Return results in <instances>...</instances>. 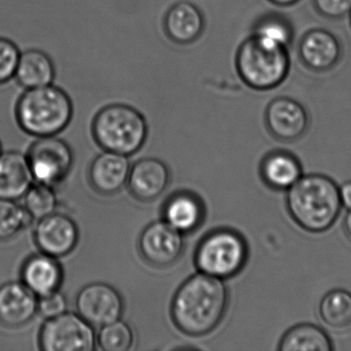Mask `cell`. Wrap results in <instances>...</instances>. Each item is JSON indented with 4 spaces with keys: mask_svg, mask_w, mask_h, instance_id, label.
Listing matches in <instances>:
<instances>
[{
    "mask_svg": "<svg viewBox=\"0 0 351 351\" xmlns=\"http://www.w3.org/2000/svg\"><path fill=\"white\" fill-rule=\"evenodd\" d=\"M228 305L229 293L223 279L199 272L178 287L170 313L180 332L202 337L219 326Z\"/></svg>",
    "mask_w": 351,
    "mask_h": 351,
    "instance_id": "cell-1",
    "label": "cell"
},
{
    "mask_svg": "<svg viewBox=\"0 0 351 351\" xmlns=\"http://www.w3.org/2000/svg\"><path fill=\"white\" fill-rule=\"evenodd\" d=\"M287 206L291 219L305 231L322 233L340 215L342 203L334 180L322 174H309L287 190Z\"/></svg>",
    "mask_w": 351,
    "mask_h": 351,
    "instance_id": "cell-2",
    "label": "cell"
},
{
    "mask_svg": "<svg viewBox=\"0 0 351 351\" xmlns=\"http://www.w3.org/2000/svg\"><path fill=\"white\" fill-rule=\"evenodd\" d=\"M73 112L71 96L54 84L24 90L15 106L20 128L38 138L60 134L71 124Z\"/></svg>",
    "mask_w": 351,
    "mask_h": 351,
    "instance_id": "cell-3",
    "label": "cell"
},
{
    "mask_svg": "<svg viewBox=\"0 0 351 351\" xmlns=\"http://www.w3.org/2000/svg\"><path fill=\"white\" fill-rule=\"evenodd\" d=\"M91 131L94 141L104 151L129 157L143 149L149 125L136 108L116 102L102 106L96 112Z\"/></svg>",
    "mask_w": 351,
    "mask_h": 351,
    "instance_id": "cell-4",
    "label": "cell"
},
{
    "mask_svg": "<svg viewBox=\"0 0 351 351\" xmlns=\"http://www.w3.org/2000/svg\"><path fill=\"white\" fill-rule=\"evenodd\" d=\"M236 71L241 81L254 91L276 89L291 71L289 49L263 42L250 34L236 53Z\"/></svg>",
    "mask_w": 351,
    "mask_h": 351,
    "instance_id": "cell-5",
    "label": "cell"
},
{
    "mask_svg": "<svg viewBox=\"0 0 351 351\" xmlns=\"http://www.w3.org/2000/svg\"><path fill=\"white\" fill-rule=\"evenodd\" d=\"M247 258L248 246L241 234L231 229H217L199 242L194 262L199 272L223 280L237 275Z\"/></svg>",
    "mask_w": 351,
    "mask_h": 351,
    "instance_id": "cell-6",
    "label": "cell"
},
{
    "mask_svg": "<svg viewBox=\"0 0 351 351\" xmlns=\"http://www.w3.org/2000/svg\"><path fill=\"white\" fill-rule=\"evenodd\" d=\"M44 351H92L97 345L94 326L75 312L46 319L38 336Z\"/></svg>",
    "mask_w": 351,
    "mask_h": 351,
    "instance_id": "cell-7",
    "label": "cell"
},
{
    "mask_svg": "<svg viewBox=\"0 0 351 351\" xmlns=\"http://www.w3.org/2000/svg\"><path fill=\"white\" fill-rule=\"evenodd\" d=\"M27 159L34 180L55 186L71 173L75 156L71 145L56 135L38 137L30 147Z\"/></svg>",
    "mask_w": 351,
    "mask_h": 351,
    "instance_id": "cell-8",
    "label": "cell"
},
{
    "mask_svg": "<svg viewBox=\"0 0 351 351\" xmlns=\"http://www.w3.org/2000/svg\"><path fill=\"white\" fill-rule=\"evenodd\" d=\"M138 247L145 262L157 268H167L182 258L186 247L184 234L160 219L143 229Z\"/></svg>",
    "mask_w": 351,
    "mask_h": 351,
    "instance_id": "cell-9",
    "label": "cell"
},
{
    "mask_svg": "<svg viewBox=\"0 0 351 351\" xmlns=\"http://www.w3.org/2000/svg\"><path fill=\"white\" fill-rule=\"evenodd\" d=\"M77 312L94 328H101L124 314V299L120 291L104 282L85 285L75 299Z\"/></svg>",
    "mask_w": 351,
    "mask_h": 351,
    "instance_id": "cell-10",
    "label": "cell"
},
{
    "mask_svg": "<svg viewBox=\"0 0 351 351\" xmlns=\"http://www.w3.org/2000/svg\"><path fill=\"white\" fill-rule=\"evenodd\" d=\"M34 238L40 252L57 258H63L77 247L80 230L69 215L56 211L38 219L34 228Z\"/></svg>",
    "mask_w": 351,
    "mask_h": 351,
    "instance_id": "cell-11",
    "label": "cell"
},
{
    "mask_svg": "<svg viewBox=\"0 0 351 351\" xmlns=\"http://www.w3.org/2000/svg\"><path fill=\"white\" fill-rule=\"evenodd\" d=\"M265 123L269 132L280 141H295L309 127V116L303 104L287 96L275 98L267 106Z\"/></svg>",
    "mask_w": 351,
    "mask_h": 351,
    "instance_id": "cell-12",
    "label": "cell"
},
{
    "mask_svg": "<svg viewBox=\"0 0 351 351\" xmlns=\"http://www.w3.org/2000/svg\"><path fill=\"white\" fill-rule=\"evenodd\" d=\"M298 55L306 69L313 73H326L340 62L342 45L330 30L313 28L305 32L300 40Z\"/></svg>",
    "mask_w": 351,
    "mask_h": 351,
    "instance_id": "cell-13",
    "label": "cell"
},
{
    "mask_svg": "<svg viewBox=\"0 0 351 351\" xmlns=\"http://www.w3.org/2000/svg\"><path fill=\"white\" fill-rule=\"evenodd\" d=\"M38 295L22 281L0 287V324L19 328L29 324L38 313Z\"/></svg>",
    "mask_w": 351,
    "mask_h": 351,
    "instance_id": "cell-14",
    "label": "cell"
},
{
    "mask_svg": "<svg viewBox=\"0 0 351 351\" xmlns=\"http://www.w3.org/2000/svg\"><path fill=\"white\" fill-rule=\"evenodd\" d=\"M170 180L169 168L163 161L156 158H145L131 166L127 186L136 200L149 203L165 193Z\"/></svg>",
    "mask_w": 351,
    "mask_h": 351,
    "instance_id": "cell-15",
    "label": "cell"
},
{
    "mask_svg": "<svg viewBox=\"0 0 351 351\" xmlns=\"http://www.w3.org/2000/svg\"><path fill=\"white\" fill-rule=\"evenodd\" d=\"M166 36L174 44L186 46L198 40L205 29L202 11L188 0L170 5L163 18Z\"/></svg>",
    "mask_w": 351,
    "mask_h": 351,
    "instance_id": "cell-16",
    "label": "cell"
},
{
    "mask_svg": "<svg viewBox=\"0 0 351 351\" xmlns=\"http://www.w3.org/2000/svg\"><path fill=\"white\" fill-rule=\"evenodd\" d=\"M130 169L127 156L104 151L90 166L89 182L98 194L112 196L127 186Z\"/></svg>",
    "mask_w": 351,
    "mask_h": 351,
    "instance_id": "cell-17",
    "label": "cell"
},
{
    "mask_svg": "<svg viewBox=\"0 0 351 351\" xmlns=\"http://www.w3.org/2000/svg\"><path fill=\"white\" fill-rule=\"evenodd\" d=\"M63 268L58 258L38 252L22 265V282L38 297L59 291L63 283Z\"/></svg>",
    "mask_w": 351,
    "mask_h": 351,
    "instance_id": "cell-18",
    "label": "cell"
},
{
    "mask_svg": "<svg viewBox=\"0 0 351 351\" xmlns=\"http://www.w3.org/2000/svg\"><path fill=\"white\" fill-rule=\"evenodd\" d=\"M205 217V206L200 197L189 191L172 194L163 206V219L182 234L196 231Z\"/></svg>",
    "mask_w": 351,
    "mask_h": 351,
    "instance_id": "cell-19",
    "label": "cell"
},
{
    "mask_svg": "<svg viewBox=\"0 0 351 351\" xmlns=\"http://www.w3.org/2000/svg\"><path fill=\"white\" fill-rule=\"evenodd\" d=\"M27 156L8 152L0 156V198L18 200L34 184Z\"/></svg>",
    "mask_w": 351,
    "mask_h": 351,
    "instance_id": "cell-20",
    "label": "cell"
},
{
    "mask_svg": "<svg viewBox=\"0 0 351 351\" xmlns=\"http://www.w3.org/2000/svg\"><path fill=\"white\" fill-rule=\"evenodd\" d=\"M56 65L52 57L40 49L22 51L14 80L25 89L44 87L54 84Z\"/></svg>",
    "mask_w": 351,
    "mask_h": 351,
    "instance_id": "cell-21",
    "label": "cell"
},
{
    "mask_svg": "<svg viewBox=\"0 0 351 351\" xmlns=\"http://www.w3.org/2000/svg\"><path fill=\"white\" fill-rule=\"evenodd\" d=\"M261 176L269 188L287 191L302 178L301 164L287 152H272L263 159Z\"/></svg>",
    "mask_w": 351,
    "mask_h": 351,
    "instance_id": "cell-22",
    "label": "cell"
},
{
    "mask_svg": "<svg viewBox=\"0 0 351 351\" xmlns=\"http://www.w3.org/2000/svg\"><path fill=\"white\" fill-rule=\"evenodd\" d=\"M328 335L319 326L301 324L289 328L279 343L280 351H332Z\"/></svg>",
    "mask_w": 351,
    "mask_h": 351,
    "instance_id": "cell-23",
    "label": "cell"
},
{
    "mask_svg": "<svg viewBox=\"0 0 351 351\" xmlns=\"http://www.w3.org/2000/svg\"><path fill=\"white\" fill-rule=\"evenodd\" d=\"M252 34L263 42L289 49L295 38V29L287 16L278 12H268L254 20Z\"/></svg>",
    "mask_w": 351,
    "mask_h": 351,
    "instance_id": "cell-24",
    "label": "cell"
},
{
    "mask_svg": "<svg viewBox=\"0 0 351 351\" xmlns=\"http://www.w3.org/2000/svg\"><path fill=\"white\" fill-rule=\"evenodd\" d=\"M322 322L332 330L351 328V293L345 289H332L324 295L318 307Z\"/></svg>",
    "mask_w": 351,
    "mask_h": 351,
    "instance_id": "cell-25",
    "label": "cell"
},
{
    "mask_svg": "<svg viewBox=\"0 0 351 351\" xmlns=\"http://www.w3.org/2000/svg\"><path fill=\"white\" fill-rule=\"evenodd\" d=\"M34 219L24 206L15 200L0 198V241H8L19 235Z\"/></svg>",
    "mask_w": 351,
    "mask_h": 351,
    "instance_id": "cell-26",
    "label": "cell"
},
{
    "mask_svg": "<svg viewBox=\"0 0 351 351\" xmlns=\"http://www.w3.org/2000/svg\"><path fill=\"white\" fill-rule=\"evenodd\" d=\"M24 198V208L32 219H43L56 213L58 198L54 186L50 184L36 182L32 184Z\"/></svg>",
    "mask_w": 351,
    "mask_h": 351,
    "instance_id": "cell-27",
    "label": "cell"
},
{
    "mask_svg": "<svg viewBox=\"0 0 351 351\" xmlns=\"http://www.w3.org/2000/svg\"><path fill=\"white\" fill-rule=\"evenodd\" d=\"M134 332L124 320L118 319L100 328L97 344L102 350L128 351L134 344Z\"/></svg>",
    "mask_w": 351,
    "mask_h": 351,
    "instance_id": "cell-28",
    "label": "cell"
},
{
    "mask_svg": "<svg viewBox=\"0 0 351 351\" xmlns=\"http://www.w3.org/2000/svg\"><path fill=\"white\" fill-rule=\"evenodd\" d=\"M20 54L21 51L15 42L0 36V86L9 83L15 77Z\"/></svg>",
    "mask_w": 351,
    "mask_h": 351,
    "instance_id": "cell-29",
    "label": "cell"
},
{
    "mask_svg": "<svg viewBox=\"0 0 351 351\" xmlns=\"http://www.w3.org/2000/svg\"><path fill=\"white\" fill-rule=\"evenodd\" d=\"M67 306L66 297L61 293L60 289L38 297V314L46 319L64 313L67 311Z\"/></svg>",
    "mask_w": 351,
    "mask_h": 351,
    "instance_id": "cell-30",
    "label": "cell"
},
{
    "mask_svg": "<svg viewBox=\"0 0 351 351\" xmlns=\"http://www.w3.org/2000/svg\"><path fill=\"white\" fill-rule=\"evenodd\" d=\"M316 12L328 19L339 20L351 12V0H313Z\"/></svg>",
    "mask_w": 351,
    "mask_h": 351,
    "instance_id": "cell-31",
    "label": "cell"
},
{
    "mask_svg": "<svg viewBox=\"0 0 351 351\" xmlns=\"http://www.w3.org/2000/svg\"><path fill=\"white\" fill-rule=\"evenodd\" d=\"M339 194H340L342 206L351 210V182H345L341 188H339Z\"/></svg>",
    "mask_w": 351,
    "mask_h": 351,
    "instance_id": "cell-32",
    "label": "cell"
},
{
    "mask_svg": "<svg viewBox=\"0 0 351 351\" xmlns=\"http://www.w3.org/2000/svg\"><path fill=\"white\" fill-rule=\"evenodd\" d=\"M268 1L277 7L287 8L297 5L300 0H268Z\"/></svg>",
    "mask_w": 351,
    "mask_h": 351,
    "instance_id": "cell-33",
    "label": "cell"
},
{
    "mask_svg": "<svg viewBox=\"0 0 351 351\" xmlns=\"http://www.w3.org/2000/svg\"><path fill=\"white\" fill-rule=\"evenodd\" d=\"M344 230L347 236L351 239V210L348 211L344 219Z\"/></svg>",
    "mask_w": 351,
    "mask_h": 351,
    "instance_id": "cell-34",
    "label": "cell"
},
{
    "mask_svg": "<svg viewBox=\"0 0 351 351\" xmlns=\"http://www.w3.org/2000/svg\"><path fill=\"white\" fill-rule=\"evenodd\" d=\"M3 154V147H1V143H0V156Z\"/></svg>",
    "mask_w": 351,
    "mask_h": 351,
    "instance_id": "cell-35",
    "label": "cell"
},
{
    "mask_svg": "<svg viewBox=\"0 0 351 351\" xmlns=\"http://www.w3.org/2000/svg\"><path fill=\"white\" fill-rule=\"evenodd\" d=\"M349 19H350V26H351V12H350V14H349Z\"/></svg>",
    "mask_w": 351,
    "mask_h": 351,
    "instance_id": "cell-36",
    "label": "cell"
}]
</instances>
